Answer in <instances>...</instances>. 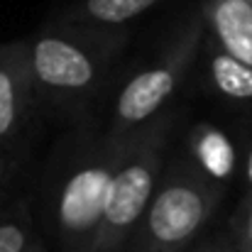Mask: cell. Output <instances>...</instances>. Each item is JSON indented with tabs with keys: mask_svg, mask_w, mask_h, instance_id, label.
Masks as SVG:
<instances>
[{
	"mask_svg": "<svg viewBox=\"0 0 252 252\" xmlns=\"http://www.w3.org/2000/svg\"><path fill=\"white\" fill-rule=\"evenodd\" d=\"M118 152L120 142L88 123L57 142L42 181V211L59 252L98 250Z\"/></svg>",
	"mask_w": 252,
	"mask_h": 252,
	"instance_id": "1",
	"label": "cell"
},
{
	"mask_svg": "<svg viewBox=\"0 0 252 252\" xmlns=\"http://www.w3.org/2000/svg\"><path fill=\"white\" fill-rule=\"evenodd\" d=\"M25 42L39 108L76 118L108 86L130 37L127 30L49 20Z\"/></svg>",
	"mask_w": 252,
	"mask_h": 252,
	"instance_id": "2",
	"label": "cell"
},
{
	"mask_svg": "<svg viewBox=\"0 0 252 252\" xmlns=\"http://www.w3.org/2000/svg\"><path fill=\"white\" fill-rule=\"evenodd\" d=\"M206 39V22L201 7H191L171 27L162 47L120 86L110 120L108 137L120 142L169 110L171 98L193 74Z\"/></svg>",
	"mask_w": 252,
	"mask_h": 252,
	"instance_id": "3",
	"label": "cell"
},
{
	"mask_svg": "<svg viewBox=\"0 0 252 252\" xmlns=\"http://www.w3.org/2000/svg\"><path fill=\"white\" fill-rule=\"evenodd\" d=\"M176 127V110L169 108L159 118L120 140L118 162L113 169L103 230L95 252H127L132 235L152 203L167 167V150Z\"/></svg>",
	"mask_w": 252,
	"mask_h": 252,
	"instance_id": "4",
	"label": "cell"
},
{
	"mask_svg": "<svg viewBox=\"0 0 252 252\" xmlns=\"http://www.w3.org/2000/svg\"><path fill=\"white\" fill-rule=\"evenodd\" d=\"M228 189L211 181L179 152L167 159L127 252H186L216 216Z\"/></svg>",
	"mask_w": 252,
	"mask_h": 252,
	"instance_id": "5",
	"label": "cell"
},
{
	"mask_svg": "<svg viewBox=\"0 0 252 252\" xmlns=\"http://www.w3.org/2000/svg\"><path fill=\"white\" fill-rule=\"evenodd\" d=\"M39 108L27 42L0 44V150H10Z\"/></svg>",
	"mask_w": 252,
	"mask_h": 252,
	"instance_id": "6",
	"label": "cell"
},
{
	"mask_svg": "<svg viewBox=\"0 0 252 252\" xmlns=\"http://www.w3.org/2000/svg\"><path fill=\"white\" fill-rule=\"evenodd\" d=\"M184 155L201 174H206L223 189H228L235 181L243 164L233 137L213 123H196L186 132Z\"/></svg>",
	"mask_w": 252,
	"mask_h": 252,
	"instance_id": "7",
	"label": "cell"
},
{
	"mask_svg": "<svg viewBox=\"0 0 252 252\" xmlns=\"http://www.w3.org/2000/svg\"><path fill=\"white\" fill-rule=\"evenodd\" d=\"M206 37L252 66V0H201Z\"/></svg>",
	"mask_w": 252,
	"mask_h": 252,
	"instance_id": "8",
	"label": "cell"
},
{
	"mask_svg": "<svg viewBox=\"0 0 252 252\" xmlns=\"http://www.w3.org/2000/svg\"><path fill=\"white\" fill-rule=\"evenodd\" d=\"M203 71V86L230 105H252V66L230 57L213 39H203L198 64Z\"/></svg>",
	"mask_w": 252,
	"mask_h": 252,
	"instance_id": "9",
	"label": "cell"
},
{
	"mask_svg": "<svg viewBox=\"0 0 252 252\" xmlns=\"http://www.w3.org/2000/svg\"><path fill=\"white\" fill-rule=\"evenodd\" d=\"M159 0H74L57 12L59 22H79L108 30H125L130 22L140 20L155 10Z\"/></svg>",
	"mask_w": 252,
	"mask_h": 252,
	"instance_id": "10",
	"label": "cell"
},
{
	"mask_svg": "<svg viewBox=\"0 0 252 252\" xmlns=\"http://www.w3.org/2000/svg\"><path fill=\"white\" fill-rule=\"evenodd\" d=\"M34 240V218L30 201L20 198L0 208V252H27Z\"/></svg>",
	"mask_w": 252,
	"mask_h": 252,
	"instance_id": "11",
	"label": "cell"
},
{
	"mask_svg": "<svg viewBox=\"0 0 252 252\" xmlns=\"http://www.w3.org/2000/svg\"><path fill=\"white\" fill-rule=\"evenodd\" d=\"M228 235L238 252H252V193H243L240 203L235 206L228 223Z\"/></svg>",
	"mask_w": 252,
	"mask_h": 252,
	"instance_id": "12",
	"label": "cell"
},
{
	"mask_svg": "<svg viewBox=\"0 0 252 252\" xmlns=\"http://www.w3.org/2000/svg\"><path fill=\"white\" fill-rule=\"evenodd\" d=\"M186 252H238V250H235L230 235L228 233H220V235H211V238L198 240L191 250H186Z\"/></svg>",
	"mask_w": 252,
	"mask_h": 252,
	"instance_id": "13",
	"label": "cell"
},
{
	"mask_svg": "<svg viewBox=\"0 0 252 252\" xmlns=\"http://www.w3.org/2000/svg\"><path fill=\"white\" fill-rule=\"evenodd\" d=\"M243 181H245V193H252V142L245 152V162H243Z\"/></svg>",
	"mask_w": 252,
	"mask_h": 252,
	"instance_id": "14",
	"label": "cell"
},
{
	"mask_svg": "<svg viewBox=\"0 0 252 252\" xmlns=\"http://www.w3.org/2000/svg\"><path fill=\"white\" fill-rule=\"evenodd\" d=\"M5 176H7V157H5V150H0V189L5 184Z\"/></svg>",
	"mask_w": 252,
	"mask_h": 252,
	"instance_id": "15",
	"label": "cell"
},
{
	"mask_svg": "<svg viewBox=\"0 0 252 252\" xmlns=\"http://www.w3.org/2000/svg\"><path fill=\"white\" fill-rule=\"evenodd\" d=\"M27 252H47V248H44V243H42V238H37V235H34V240L30 243V248H27Z\"/></svg>",
	"mask_w": 252,
	"mask_h": 252,
	"instance_id": "16",
	"label": "cell"
}]
</instances>
